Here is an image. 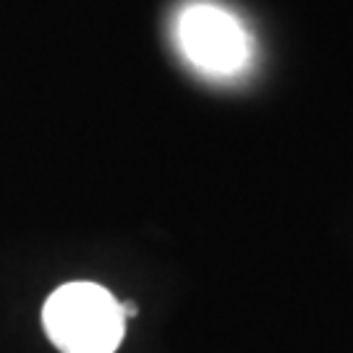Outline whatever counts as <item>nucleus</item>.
<instances>
[{"instance_id":"1","label":"nucleus","mask_w":353,"mask_h":353,"mask_svg":"<svg viewBox=\"0 0 353 353\" xmlns=\"http://www.w3.org/2000/svg\"><path fill=\"white\" fill-rule=\"evenodd\" d=\"M42 325L61 353H115L126 316L110 290L97 283H68L45 301Z\"/></svg>"},{"instance_id":"2","label":"nucleus","mask_w":353,"mask_h":353,"mask_svg":"<svg viewBox=\"0 0 353 353\" xmlns=\"http://www.w3.org/2000/svg\"><path fill=\"white\" fill-rule=\"evenodd\" d=\"M178 48L196 71L236 76L252 61V39L233 13L217 3H191L176 24Z\"/></svg>"}]
</instances>
